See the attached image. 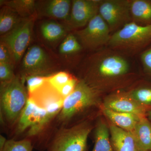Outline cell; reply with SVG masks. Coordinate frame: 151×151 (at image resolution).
<instances>
[{
  "instance_id": "1",
  "label": "cell",
  "mask_w": 151,
  "mask_h": 151,
  "mask_svg": "<svg viewBox=\"0 0 151 151\" xmlns=\"http://www.w3.org/2000/svg\"><path fill=\"white\" fill-rule=\"evenodd\" d=\"M88 73L103 84L118 81L130 73L131 65L123 55L111 49L103 48L91 58Z\"/></svg>"
},
{
  "instance_id": "2",
  "label": "cell",
  "mask_w": 151,
  "mask_h": 151,
  "mask_svg": "<svg viewBox=\"0 0 151 151\" xmlns=\"http://www.w3.org/2000/svg\"><path fill=\"white\" fill-rule=\"evenodd\" d=\"M108 45L122 54L141 53L151 45V24L130 22L112 34Z\"/></svg>"
},
{
  "instance_id": "3",
  "label": "cell",
  "mask_w": 151,
  "mask_h": 151,
  "mask_svg": "<svg viewBox=\"0 0 151 151\" xmlns=\"http://www.w3.org/2000/svg\"><path fill=\"white\" fill-rule=\"evenodd\" d=\"M24 82L15 76L8 83L1 84V116L12 125L17 122L28 100Z\"/></svg>"
},
{
  "instance_id": "4",
  "label": "cell",
  "mask_w": 151,
  "mask_h": 151,
  "mask_svg": "<svg viewBox=\"0 0 151 151\" xmlns=\"http://www.w3.org/2000/svg\"><path fill=\"white\" fill-rule=\"evenodd\" d=\"M92 126L84 122L60 130L47 144L48 151H86L88 136Z\"/></svg>"
},
{
  "instance_id": "5",
  "label": "cell",
  "mask_w": 151,
  "mask_h": 151,
  "mask_svg": "<svg viewBox=\"0 0 151 151\" xmlns=\"http://www.w3.org/2000/svg\"><path fill=\"white\" fill-rule=\"evenodd\" d=\"M97 90L85 80L78 81L73 92L65 97L62 110L58 114V120L65 122L86 108L97 103Z\"/></svg>"
},
{
  "instance_id": "6",
  "label": "cell",
  "mask_w": 151,
  "mask_h": 151,
  "mask_svg": "<svg viewBox=\"0 0 151 151\" xmlns=\"http://www.w3.org/2000/svg\"><path fill=\"white\" fill-rule=\"evenodd\" d=\"M51 121L46 111L29 97L26 105L17 122V134H20L26 132L28 137H34L42 132Z\"/></svg>"
},
{
  "instance_id": "7",
  "label": "cell",
  "mask_w": 151,
  "mask_h": 151,
  "mask_svg": "<svg viewBox=\"0 0 151 151\" xmlns=\"http://www.w3.org/2000/svg\"><path fill=\"white\" fill-rule=\"evenodd\" d=\"M110 30L99 14L76 33V38L82 47L91 50H99L108 45L111 39Z\"/></svg>"
},
{
  "instance_id": "8",
  "label": "cell",
  "mask_w": 151,
  "mask_h": 151,
  "mask_svg": "<svg viewBox=\"0 0 151 151\" xmlns=\"http://www.w3.org/2000/svg\"><path fill=\"white\" fill-rule=\"evenodd\" d=\"M131 1L101 0L98 14L105 21L113 34L132 22Z\"/></svg>"
},
{
  "instance_id": "9",
  "label": "cell",
  "mask_w": 151,
  "mask_h": 151,
  "mask_svg": "<svg viewBox=\"0 0 151 151\" xmlns=\"http://www.w3.org/2000/svg\"><path fill=\"white\" fill-rule=\"evenodd\" d=\"M34 18L24 19L17 26L3 38L15 61L21 59L30 42Z\"/></svg>"
},
{
  "instance_id": "10",
  "label": "cell",
  "mask_w": 151,
  "mask_h": 151,
  "mask_svg": "<svg viewBox=\"0 0 151 151\" xmlns=\"http://www.w3.org/2000/svg\"><path fill=\"white\" fill-rule=\"evenodd\" d=\"M29 97L46 111L51 120L60 113L64 100L59 92L47 82Z\"/></svg>"
},
{
  "instance_id": "11",
  "label": "cell",
  "mask_w": 151,
  "mask_h": 151,
  "mask_svg": "<svg viewBox=\"0 0 151 151\" xmlns=\"http://www.w3.org/2000/svg\"><path fill=\"white\" fill-rule=\"evenodd\" d=\"M101 0H73L69 22L72 27L85 26L99 12Z\"/></svg>"
},
{
  "instance_id": "12",
  "label": "cell",
  "mask_w": 151,
  "mask_h": 151,
  "mask_svg": "<svg viewBox=\"0 0 151 151\" xmlns=\"http://www.w3.org/2000/svg\"><path fill=\"white\" fill-rule=\"evenodd\" d=\"M104 107L117 112L131 113L140 118L145 117L149 110L132 99L127 92H120L108 96L105 100Z\"/></svg>"
},
{
  "instance_id": "13",
  "label": "cell",
  "mask_w": 151,
  "mask_h": 151,
  "mask_svg": "<svg viewBox=\"0 0 151 151\" xmlns=\"http://www.w3.org/2000/svg\"><path fill=\"white\" fill-rule=\"evenodd\" d=\"M22 65L28 76L42 74L48 67L47 55L41 47L34 45L31 47L26 53Z\"/></svg>"
},
{
  "instance_id": "14",
  "label": "cell",
  "mask_w": 151,
  "mask_h": 151,
  "mask_svg": "<svg viewBox=\"0 0 151 151\" xmlns=\"http://www.w3.org/2000/svg\"><path fill=\"white\" fill-rule=\"evenodd\" d=\"M109 130L113 151H139L132 132L121 129L113 123L110 124Z\"/></svg>"
},
{
  "instance_id": "15",
  "label": "cell",
  "mask_w": 151,
  "mask_h": 151,
  "mask_svg": "<svg viewBox=\"0 0 151 151\" xmlns=\"http://www.w3.org/2000/svg\"><path fill=\"white\" fill-rule=\"evenodd\" d=\"M103 113L112 123L127 132H134L136 125L141 118L131 114L113 111L103 107Z\"/></svg>"
},
{
  "instance_id": "16",
  "label": "cell",
  "mask_w": 151,
  "mask_h": 151,
  "mask_svg": "<svg viewBox=\"0 0 151 151\" xmlns=\"http://www.w3.org/2000/svg\"><path fill=\"white\" fill-rule=\"evenodd\" d=\"M130 10L132 22L142 25L151 24V0H132Z\"/></svg>"
},
{
  "instance_id": "17",
  "label": "cell",
  "mask_w": 151,
  "mask_h": 151,
  "mask_svg": "<svg viewBox=\"0 0 151 151\" xmlns=\"http://www.w3.org/2000/svg\"><path fill=\"white\" fill-rule=\"evenodd\" d=\"M132 133L139 151H151V123L146 116L140 119Z\"/></svg>"
},
{
  "instance_id": "18",
  "label": "cell",
  "mask_w": 151,
  "mask_h": 151,
  "mask_svg": "<svg viewBox=\"0 0 151 151\" xmlns=\"http://www.w3.org/2000/svg\"><path fill=\"white\" fill-rule=\"evenodd\" d=\"M72 2L69 0H52L47 4L44 12L47 16L69 20Z\"/></svg>"
},
{
  "instance_id": "19",
  "label": "cell",
  "mask_w": 151,
  "mask_h": 151,
  "mask_svg": "<svg viewBox=\"0 0 151 151\" xmlns=\"http://www.w3.org/2000/svg\"><path fill=\"white\" fill-rule=\"evenodd\" d=\"M24 19L16 11L5 6L1 9L0 34L5 35L16 27Z\"/></svg>"
},
{
  "instance_id": "20",
  "label": "cell",
  "mask_w": 151,
  "mask_h": 151,
  "mask_svg": "<svg viewBox=\"0 0 151 151\" xmlns=\"http://www.w3.org/2000/svg\"><path fill=\"white\" fill-rule=\"evenodd\" d=\"M110 130L103 121L98 122L95 130V140L92 151H113L110 139Z\"/></svg>"
},
{
  "instance_id": "21",
  "label": "cell",
  "mask_w": 151,
  "mask_h": 151,
  "mask_svg": "<svg viewBox=\"0 0 151 151\" xmlns=\"http://www.w3.org/2000/svg\"><path fill=\"white\" fill-rule=\"evenodd\" d=\"M5 4L16 11L23 19L32 17L35 11V1L32 0L9 1Z\"/></svg>"
},
{
  "instance_id": "22",
  "label": "cell",
  "mask_w": 151,
  "mask_h": 151,
  "mask_svg": "<svg viewBox=\"0 0 151 151\" xmlns=\"http://www.w3.org/2000/svg\"><path fill=\"white\" fill-rule=\"evenodd\" d=\"M42 34L46 40L54 41L62 37L65 34V29L61 25L52 21L43 23L41 26Z\"/></svg>"
},
{
  "instance_id": "23",
  "label": "cell",
  "mask_w": 151,
  "mask_h": 151,
  "mask_svg": "<svg viewBox=\"0 0 151 151\" xmlns=\"http://www.w3.org/2000/svg\"><path fill=\"white\" fill-rule=\"evenodd\" d=\"M127 93L139 104L149 109L151 108V84L143 85Z\"/></svg>"
},
{
  "instance_id": "24",
  "label": "cell",
  "mask_w": 151,
  "mask_h": 151,
  "mask_svg": "<svg viewBox=\"0 0 151 151\" xmlns=\"http://www.w3.org/2000/svg\"><path fill=\"white\" fill-rule=\"evenodd\" d=\"M82 48L76 36L72 34L68 35L61 44L59 52L63 54H69L80 51Z\"/></svg>"
},
{
  "instance_id": "25",
  "label": "cell",
  "mask_w": 151,
  "mask_h": 151,
  "mask_svg": "<svg viewBox=\"0 0 151 151\" xmlns=\"http://www.w3.org/2000/svg\"><path fill=\"white\" fill-rule=\"evenodd\" d=\"M33 145L28 139L21 140H7L3 151H33Z\"/></svg>"
},
{
  "instance_id": "26",
  "label": "cell",
  "mask_w": 151,
  "mask_h": 151,
  "mask_svg": "<svg viewBox=\"0 0 151 151\" xmlns=\"http://www.w3.org/2000/svg\"><path fill=\"white\" fill-rule=\"evenodd\" d=\"M71 78L65 72H60L52 76L47 77V82L58 91L67 83Z\"/></svg>"
},
{
  "instance_id": "27",
  "label": "cell",
  "mask_w": 151,
  "mask_h": 151,
  "mask_svg": "<svg viewBox=\"0 0 151 151\" xmlns=\"http://www.w3.org/2000/svg\"><path fill=\"white\" fill-rule=\"evenodd\" d=\"M47 77L38 75L27 76L26 80L29 95L35 92L47 82Z\"/></svg>"
},
{
  "instance_id": "28",
  "label": "cell",
  "mask_w": 151,
  "mask_h": 151,
  "mask_svg": "<svg viewBox=\"0 0 151 151\" xmlns=\"http://www.w3.org/2000/svg\"><path fill=\"white\" fill-rule=\"evenodd\" d=\"M14 75L12 65L0 63V80L1 84L8 83L12 80Z\"/></svg>"
},
{
  "instance_id": "29",
  "label": "cell",
  "mask_w": 151,
  "mask_h": 151,
  "mask_svg": "<svg viewBox=\"0 0 151 151\" xmlns=\"http://www.w3.org/2000/svg\"><path fill=\"white\" fill-rule=\"evenodd\" d=\"M140 60L144 72L151 76V45L141 52Z\"/></svg>"
},
{
  "instance_id": "30",
  "label": "cell",
  "mask_w": 151,
  "mask_h": 151,
  "mask_svg": "<svg viewBox=\"0 0 151 151\" xmlns=\"http://www.w3.org/2000/svg\"><path fill=\"white\" fill-rule=\"evenodd\" d=\"M78 82L76 79L72 78L66 84L63 85L58 90V92L62 97L65 99V97L70 95L73 92Z\"/></svg>"
},
{
  "instance_id": "31",
  "label": "cell",
  "mask_w": 151,
  "mask_h": 151,
  "mask_svg": "<svg viewBox=\"0 0 151 151\" xmlns=\"http://www.w3.org/2000/svg\"><path fill=\"white\" fill-rule=\"evenodd\" d=\"M12 55L10 51L5 44L1 42L0 44V63H9L12 65Z\"/></svg>"
},
{
  "instance_id": "32",
  "label": "cell",
  "mask_w": 151,
  "mask_h": 151,
  "mask_svg": "<svg viewBox=\"0 0 151 151\" xmlns=\"http://www.w3.org/2000/svg\"><path fill=\"white\" fill-rule=\"evenodd\" d=\"M7 140L2 135L0 136V151H3Z\"/></svg>"
},
{
  "instance_id": "33",
  "label": "cell",
  "mask_w": 151,
  "mask_h": 151,
  "mask_svg": "<svg viewBox=\"0 0 151 151\" xmlns=\"http://www.w3.org/2000/svg\"><path fill=\"white\" fill-rule=\"evenodd\" d=\"M146 117L150 121H151V108L149 109L146 113Z\"/></svg>"
},
{
  "instance_id": "34",
  "label": "cell",
  "mask_w": 151,
  "mask_h": 151,
  "mask_svg": "<svg viewBox=\"0 0 151 151\" xmlns=\"http://www.w3.org/2000/svg\"></svg>"
}]
</instances>
